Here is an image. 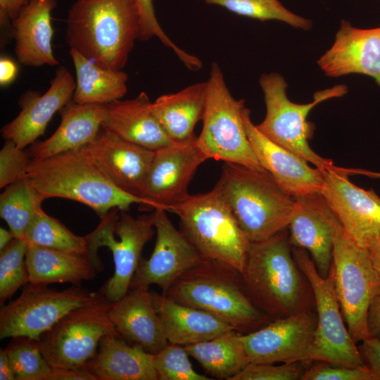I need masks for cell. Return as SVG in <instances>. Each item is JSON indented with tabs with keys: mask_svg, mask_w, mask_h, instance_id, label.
Masks as SVG:
<instances>
[{
	"mask_svg": "<svg viewBox=\"0 0 380 380\" xmlns=\"http://www.w3.org/2000/svg\"><path fill=\"white\" fill-rule=\"evenodd\" d=\"M27 182L45 198H62L81 203L103 219L113 208L128 211L132 204L148 210L147 201L115 186L96 165L85 146L50 157L32 160Z\"/></svg>",
	"mask_w": 380,
	"mask_h": 380,
	"instance_id": "1",
	"label": "cell"
},
{
	"mask_svg": "<svg viewBox=\"0 0 380 380\" xmlns=\"http://www.w3.org/2000/svg\"><path fill=\"white\" fill-rule=\"evenodd\" d=\"M65 42L94 63L122 70L139 39L136 0H77L66 20Z\"/></svg>",
	"mask_w": 380,
	"mask_h": 380,
	"instance_id": "2",
	"label": "cell"
},
{
	"mask_svg": "<svg viewBox=\"0 0 380 380\" xmlns=\"http://www.w3.org/2000/svg\"><path fill=\"white\" fill-rule=\"evenodd\" d=\"M287 229L251 242L241 273L251 299L272 319L309 310L310 286L293 258Z\"/></svg>",
	"mask_w": 380,
	"mask_h": 380,
	"instance_id": "3",
	"label": "cell"
},
{
	"mask_svg": "<svg viewBox=\"0 0 380 380\" xmlns=\"http://www.w3.org/2000/svg\"><path fill=\"white\" fill-rule=\"evenodd\" d=\"M165 295L213 315L242 334L271 319L251 299L241 273L217 260L203 259L178 278Z\"/></svg>",
	"mask_w": 380,
	"mask_h": 380,
	"instance_id": "4",
	"label": "cell"
},
{
	"mask_svg": "<svg viewBox=\"0 0 380 380\" xmlns=\"http://www.w3.org/2000/svg\"><path fill=\"white\" fill-rule=\"evenodd\" d=\"M215 186L250 242L288 229L297 210L294 198L265 170L224 163Z\"/></svg>",
	"mask_w": 380,
	"mask_h": 380,
	"instance_id": "5",
	"label": "cell"
},
{
	"mask_svg": "<svg viewBox=\"0 0 380 380\" xmlns=\"http://www.w3.org/2000/svg\"><path fill=\"white\" fill-rule=\"evenodd\" d=\"M167 211L179 217L180 231L203 259L243 272L251 242L215 185L207 193L189 194Z\"/></svg>",
	"mask_w": 380,
	"mask_h": 380,
	"instance_id": "6",
	"label": "cell"
},
{
	"mask_svg": "<svg viewBox=\"0 0 380 380\" xmlns=\"http://www.w3.org/2000/svg\"><path fill=\"white\" fill-rule=\"evenodd\" d=\"M260 85L264 94L266 115L256 127L273 142L305 158L316 167L328 171L334 170L332 160L317 154L309 146L313 125L307 121L310 111L318 103L348 92L343 84L336 85L314 94L312 102L299 104L291 101L286 95L287 83L277 72L263 74Z\"/></svg>",
	"mask_w": 380,
	"mask_h": 380,
	"instance_id": "7",
	"label": "cell"
},
{
	"mask_svg": "<svg viewBox=\"0 0 380 380\" xmlns=\"http://www.w3.org/2000/svg\"><path fill=\"white\" fill-rule=\"evenodd\" d=\"M203 128L196 141L208 159L264 170L248 140L242 110L244 100L231 94L217 63L210 66L206 81Z\"/></svg>",
	"mask_w": 380,
	"mask_h": 380,
	"instance_id": "8",
	"label": "cell"
},
{
	"mask_svg": "<svg viewBox=\"0 0 380 380\" xmlns=\"http://www.w3.org/2000/svg\"><path fill=\"white\" fill-rule=\"evenodd\" d=\"M334 285L347 329L357 343L369 336L367 313L373 298L380 293V277L367 248L357 245L338 227L331 267Z\"/></svg>",
	"mask_w": 380,
	"mask_h": 380,
	"instance_id": "9",
	"label": "cell"
},
{
	"mask_svg": "<svg viewBox=\"0 0 380 380\" xmlns=\"http://www.w3.org/2000/svg\"><path fill=\"white\" fill-rule=\"evenodd\" d=\"M154 211L136 217L118 208L112 209L98 227L87 235L91 255L99 258L100 247H108L113 253V275L100 289V293L114 303L125 296L141 259V252L153 237Z\"/></svg>",
	"mask_w": 380,
	"mask_h": 380,
	"instance_id": "10",
	"label": "cell"
},
{
	"mask_svg": "<svg viewBox=\"0 0 380 380\" xmlns=\"http://www.w3.org/2000/svg\"><path fill=\"white\" fill-rule=\"evenodd\" d=\"M104 298L99 291H91L81 286L61 291L29 282L18 298L1 308L0 338L38 341L70 311Z\"/></svg>",
	"mask_w": 380,
	"mask_h": 380,
	"instance_id": "11",
	"label": "cell"
},
{
	"mask_svg": "<svg viewBox=\"0 0 380 380\" xmlns=\"http://www.w3.org/2000/svg\"><path fill=\"white\" fill-rule=\"evenodd\" d=\"M292 253L310 284L316 308L315 338L306 361L366 367L345 323L336 295L331 270L324 277L318 272L306 250L292 246Z\"/></svg>",
	"mask_w": 380,
	"mask_h": 380,
	"instance_id": "12",
	"label": "cell"
},
{
	"mask_svg": "<svg viewBox=\"0 0 380 380\" xmlns=\"http://www.w3.org/2000/svg\"><path fill=\"white\" fill-rule=\"evenodd\" d=\"M111 305L104 298L75 308L41 336L39 349L52 368L84 367L104 336L120 334L108 315Z\"/></svg>",
	"mask_w": 380,
	"mask_h": 380,
	"instance_id": "13",
	"label": "cell"
},
{
	"mask_svg": "<svg viewBox=\"0 0 380 380\" xmlns=\"http://www.w3.org/2000/svg\"><path fill=\"white\" fill-rule=\"evenodd\" d=\"M317 315L310 310L274 319L242 334L249 363L306 361L312 347Z\"/></svg>",
	"mask_w": 380,
	"mask_h": 380,
	"instance_id": "14",
	"label": "cell"
},
{
	"mask_svg": "<svg viewBox=\"0 0 380 380\" xmlns=\"http://www.w3.org/2000/svg\"><path fill=\"white\" fill-rule=\"evenodd\" d=\"M153 211L154 248L148 260L141 259L130 289H149L151 285H157L165 295L178 278L203 258L185 235L175 227L165 210L156 208Z\"/></svg>",
	"mask_w": 380,
	"mask_h": 380,
	"instance_id": "15",
	"label": "cell"
},
{
	"mask_svg": "<svg viewBox=\"0 0 380 380\" xmlns=\"http://www.w3.org/2000/svg\"><path fill=\"white\" fill-rule=\"evenodd\" d=\"M321 194L347 234L369 249L380 237V197L353 184L341 167L324 171Z\"/></svg>",
	"mask_w": 380,
	"mask_h": 380,
	"instance_id": "16",
	"label": "cell"
},
{
	"mask_svg": "<svg viewBox=\"0 0 380 380\" xmlns=\"http://www.w3.org/2000/svg\"><path fill=\"white\" fill-rule=\"evenodd\" d=\"M208 159L196 139L155 151L143 195L149 204L148 210L162 208L167 211L185 198L195 172Z\"/></svg>",
	"mask_w": 380,
	"mask_h": 380,
	"instance_id": "17",
	"label": "cell"
},
{
	"mask_svg": "<svg viewBox=\"0 0 380 380\" xmlns=\"http://www.w3.org/2000/svg\"><path fill=\"white\" fill-rule=\"evenodd\" d=\"M85 147L115 186L143 198L155 151L127 141L102 126L94 139Z\"/></svg>",
	"mask_w": 380,
	"mask_h": 380,
	"instance_id": "18",
	"label": "cell"
},
{
	"mask_svg": "<svg viewBox=\"0 0 380 380\" xmlns=\"http://www.w3.org/2000/svg\"><path fill=\"white\" fill-rule=\"evenodd\" d=\"M244 107L242 118L251 146L261 167L277 184L292 197L320 193L324 183V171L311 167L308 161L273 142L263 135Z\"/></svg>",
	"mask_w": 380,
	"mask_h": 380,
	"instance_id": "19",
	"label": "cell"
},
{
	"mask_svg": "<svg viewBox=\"0 0 380 380\" xmlns=\"http://www.w3.org/2000/svg\"><path fill=\"white\" fill-rule=\"evenodd\" d=\"M75 81L64 66H59L49 89L43 94L28 90L18 99L19 114L1 129L2 137L25 148L44 134L53 115L72 99Z\"/></svg>",
	"mask_w": 380,
	"mask_h": 380,
	"instance_id": "20",
	"label": "cell"
},
{
	"mask_svg": "<svg viewBox=\"0 0 380 380\" xmlns=\"http://www.w3.org/2000/svg\"><path fill=\"white\" fill-rule=\"evenodd\" d=\"M293 198L297 210L288 227L291 243L306 250L318 272L327 277L340 222L321 193Z\"/></svg>",
	"mask_w": 380,
	"mask_h": 380,
	"instance_id": "21",
	"label": "cell"
},
{
	"mask_svg": "<svg viewBox=\"0 0 380 380\" xmlns=\"http://www.w3.org/2000/svg\"><path fill=\"white\" fill-rule=\"evenodd\" d=\"M317 65L328 77L362 74L380 87V27L357 28L342 20L333 44Z\"/></svg>",
	"mask_w": 380,
	"mask_h": 380,
	"instance_id": "22",
	"label": "cell"
},
{
	"mask_svg": "<svg viewBox=\"0 0 380 380\" xmlns=\"http://www.w3.org/2000/svg\"><path fill=\"white\" fill-rule=\"evenodd\" d=\"M108 315L121 336L148 353L155 355L169 343L149 289H129L125 296L112 303Z\"/></svg>",
	"mask_w": 380,
	"mask_h": 380,
	"instance_id": "23",
	"label": "cell"
},
{
	"mask_svg": "<svg viewBox=\"0 0 380 380\" xmlns=\"http://www.w3.org/2000/svg\"><path fill=\"white\" fill-rule=\"evenodd\" d=\"M56 0H30L12 21L14 51L18 61L26 66L57 65L51 42L54 30L51 13Z\"/></svg>",
	"mask_w": 380,
	"mask_h": 380,
	"instance_id": "24",
	"label": "cell"
},
{
	"mask_svg": "<svg viewBox=\"0 0 380 380\" xmlns=\"http://www.w3.org/2000/svg\"><path fill=\"white\" fill-rule=\"evenodd\" d=\"M59 113L61 121L55 132L43 141H36L27 151L32 160L44 159L89 144L105 120L106 105L80 104L72 99Z\"/></svg>",
	"mask_w": 380,
	"mask_h": 380,
	"instance_id": "25",
	"label": "cell"
},
{
	"mask_svg": "<svg viewBox=\"0 0 380 380\" xmlns=\"http://www.w3.org/2000/svg\"><path fill=\"white\" fill-rule=\"evenodd\" d=\"M106 105L102 127L124 139L152 151L174 144L152 110L144 91L135 98L116 100Z\"/></svg>",
	"mask_w": 380,
	"mask_h": 380,
	"instance_id": "26",
	"label": "cell"
},
{
	"mask_svg": "<svg viewBox=\"0 0 380 380\" xmlns=\"http://www.w3.org/2000/svg\"><path fill=\"white\" fill-rule=\"evenodd\" d=\"M121 337L118 334L104 336L84 367L97 380H158L154 354L140 345H128Z\"/></svg>",
	"mask_w": 380,
	"mask_h": 380,
	"instance_id": "27",
	"label": "cell"
},
{
	"mask_svg": "<svg viewBox=\"0 0 380 380\" xmlns=\"http://www.w3.org/2000/svg\"><path fill=\"white\" fill-rule=\"evenodd\" d=\"M151 293L169 343L185 346L213 339L234 329L208 312L181 304L163 293Z\"/></svg>",
	"mask_w": 380,
	"mask_h": 380,
	"instance_id": "28",
	"label": "cell"
},
{
	"mask_svg": "<svg viewBox=\"0 0 380 380\" xmlns=\"http://www.w3.org/2000/svg\"><path fill=\"white\" fill-rule=\"evenodd\" d=\"M206 89V81L197 82L152 102L153 114L173 143L188 144L196 139L194 128L203 119Z\"/></svg>",
	"mask_w": 380,
	"mask_h": 380,
	"instance_id": "29",
	"label": "cell"
},
{
	"mask_svg": "<svg viewBox=\"0 0 380 380\" xmlns=\"http://www.w3.org/2000/svg\"><path fill=\"white\" fill-rule=\"evenodd\" d=\"M30 282L39 284L70 283L80 286L102 270L88 255L29 244L26 255Z\"/></svg>",
	"mask_w": 380,
	"mask_h": 380,
	"instance_id": "30",
	"label": "cell"
},
{
	"mask_svg": "<svg viewBox=\"0 0 380 380\" xmlns=\"http://www.w3.org/2000/svg\"><path fill=\"white\" fill-rule=\"evenodd\" d=\"M76 74L74 102L108 104L127 93L128 75L122 70L103 68L79 51L70 49Z\"/></svg>",
	"mask_w": 380,
	"mask_h": 380,
	"instance_id": "31",
	"label": "cell"
},
{
	"mask_svg": "<svg viewBox=\"0 0 380 380\" xmlns=\"http://www.w3.org/2000/svg\"><path fill=\"white\" fill-rule=\"evenodd\" d=\"M242 334L234 329L213 339L185 346L184 348L208 374L231 380L249 364Z\"/></svg>",
	"mask_w": 380,
	"mask_h": 380,
	"instance_id": "32",
	"label": "cell"
},
{
	"mask_svg": "<svg viewBox=\"0 0 380 380\" xmlns=\"http://www.w3.org/2000/svg\"><path fill=\"white\" fill-rule=\"evenodd\" d=\"M45 198L26 179L9 184L0 195V215L15 238L24 239Z\"/></svg>",
	"mask_w": 380,
	"mask_h": 380,
	"instance_id": "33",
	"label": "cell"
},
{
	"mask_svg": "<svg viewBox=\"0 0 380 380\" xmlns=\"http://www.w3.org/2000/svg\"><path fill=\"white\" fill-rule=\"evenodd\" d=\"M24 239L29 244L88 255L101 270L104 269L103 262L96 260L91 255L87 235L81 236L75 234L60 221L47 215L43 209L32 219Z\"/></svg>",
	"mask_w": 380,
	"mask_h": 380,
	"instance_id": "34",
	"label": "cell"
},
{
	"mask_svg": "<svg viewBox=\"0 0 380 380\" xmlns=\"http://www.w3.org/2000/svg\"><path fill=\"white\" fill-rule=\"evenodd\" d=\"M207 4L222 6L227 10L243 16L262 21L276 20L284 22L296 28L308 30L312 22L296 15L279 0H200Z\"/></svg>",
	"mask_w": 380,
	"mask_h": 380,
	"instance_id": "35",
	"label": "cell"
},
{
	"mask_svg": "<svg viewBox=\"0 0 380 380\" xmlns=\"http://www.w3.org/2000/svg\"><path fill=\"white\" fill-rule=\"evenodd\" d=\"M29 243L24 239L14 238L0 253V303L30 282L25 262Z\"/></svg>",
	"mask_w": 380,
	"mask_h": 380,
	"instance_id": "36",
	"label": "cell"
},
{
	"mask_svg": "<svg viewBox=\"0 0 380 380\" xmlns=\"http://www.w3.org/2000/svg\"><path fill=\"white\" fill-rule=\"evenodd\" d=\"M6 350L17 380H46L52 369L42 355L37 341L21 338Z\"/></svg>",
	"mask_w": 380,
	"mask_h": 380,
	"instance_id": "37",
	"label": "cell"
},
{
	"mask_svg": "<svg viewBox=\"0 0 380 380\" xmlns=\"http://www.w3.org/2000/svg\"><path fill=\"white\" fill-rule=\"evenodd\" d=\"M184 346L168 343L154 355V367L158 380H211L196 372L189 360Z\"/></svg>",
	"mask_w": 380,
	"mask_h": 380,
	"instance_id": "38",
	"label": "cell"
},
{
	"mask_svg": "<svg viewBox=\"0 0 380 380\" xmlns=\"http://www.w3.org/2000/svg\"><path fill=\"white\" fill-rule=\"evenodd\" d=\"M141 18L139 39L146 41L157 37L165 46L172 49L184 65L191 70H196L201 65V61L177 46L165 33L155 14L152 0H136Z\"/></svg>",
	"mask_w": 380,
	"mask_h": 380,
	"instance_id": "39",
	"label": "cell"
},
{
	"mask_svg": "<svg viewBox=\"0 0 380 380\" xmlns=\"http://www.w3.org/2000/svg\"><path fill=\"white\" fill-rule=\"evenodd\" d=\"M304 362L249 363L231 380H302L307 368Z\"/></svg>",
	"mask_w": 380,
	"mask_h": 380,
	"instance_id": "40",
	"label": "cell"
},
{
	"mask_svg": "<svg viewBox=\"0 0 380 380\" xmlns=\"http://www.w3.org/2000/svg\"><path fill=\"white\" fill-rule=\"evenodd\" d=\"M30 160L27 151L6 140L0 151V188L25 179Z\"/></svg>",
	"mask_w": 380,
	"mask_h": 380,
	"instance_id": "41",
	"label": "cell"
},
{
	"mask_svg": "<svg viewBox=\"0 0 380 380\" xmlns=\"http://www.w3.org/2000/svg\"><path fill=\"white\" fill-rule=\"evenodd\" d=\"M306 368L302 380H376L367 367H352L324 361Z\"/></svg>",
	"mask_w": 380,
	"mask_h": 380,
	"instance_id": "42",
	"label": "cell"
},
{
	"mask_svg": "<svg viewBox=\"0 0 380 380\" xmlns=\"http://www.w3.org/2000/svg\"><path fill=\"white\" fill-rule=\"evenodd\" d=\"M360 343L357 348L365 365L380 380V340L369 337Z\"/></svg>",
	"mask_w": 380,
	"mask_h": 380,
	"instance_id": "43",
	"label": "cell"
},
{
	"mask_svg": "<svg viewBox=\"0 0 380 380\" xmlns=\"http://www.w3.org/2000/svg\"><path fill=\"white\" fill-rule=\"evenodd\" d=\"M46 380H97V378L84 367L52 368Z\"/></svg>",
	"mask_w": 380,
	"mask_h": 380,
	"instance_id": "44",
	"label": "cell"
},
{
	"mask_svg": "<svg viewBox=\"0 0 380 380\" xmlns=\"http://www.w3.org/2000/svg\"><path fill=\"white\" fill-rule=\"evenodd\" d=\"M367 329L370 337L380 340V293L372 299L367 313Z\"/></svg>",
	"mask_w": 380,
	"mask_h": 380,
	"instance_id": "45",
	"label": "cell"
},
{
	"mask_svg": "<svg viewBox=\"0 0 380 380\" xmlns=\"http://www.w3.org/2000/svg\"><path fill=\"white\" fill-rule=\"evenodd\" d=\"M30 0H0V21L5 25L16 18L23 6Z\"/></svg>",
	"mask_w": 380,
	"mask_h": 380,
	"instance_id": "46",
	"label": "cell"
},
{
	"mask_svg": "<svg viewBox=\"0 0 380 380\" xmlns=\"http://www.w3.org/2000/svg\"><path fill=\"white\" fill-rule=\"evenodd\" d=\"M18 73L16 64L9 58L1 57L0 60V84L6 86L11 83Z\"/></svg>",
	"mask_w": 380,
	"mask_h": 380,
	"instance_id": "47",
	"label": "cell"
},
{
	"mask_svg": "<svg viewBox=\"0 0 380 380\" xmlns=\"http://www.w3.org/2000/svg\"><path fill=\"white\" fill-rule=\"evenodd\" d=\"M0 380H15L6 348L0 350Z\"/></svg>",
	"mask_w": 380,
	"mask_h": 380,
	"instance_id": "48",
	"label": "cell"
},
{
	"mask_svg": "<svg viewBox=\"0 0 380 380\" xmlns=\"http://www.w3.org/2000/svg\"><path fill=\"white\" fill-rule=\"evenodd\" d=\"M368 250L373 267L380 277V237Z\"/></svg>",
	"mask_w": 380,
	"mask_h": 380,
	"instance_id": "49",
	"label": "cell"
},
{
	"mask_svg": "<svg viewBox=\"0 0 380 380\" xmlns=\"http://www.w3.org/2000/svg\"><path fill=\"white\" fill-rule=\"evenodd\" d=\"M14 236L11 230L0 228V251L3 250L13 239Z\"/></svg>",
	"mask_w": 380,
	"mask_h": 380,
	"instance_id": "50",
	"label": "cell"
},
{
	"mask_svg": "<svg viewBox=\"0 0 380 380\" xmlns=\"http://www.w3.org/2000/svg\"><path fill=\"white\" fill-rule=\"evenodd\" d=\"M355 173L356 175H362L374 179L380 178V172H375L362 169H356Z\"/></svg>",
	"mask_w": 380,
	"mask_h": 380,
	"instance_id": "51",
	"label": "cell"
},
{
	"mask_svg": "<svg viewBox=\"0 0 380 380\" xmlns=\"http://www.w3.org/2000/svg\"><path fill=\"white\" fill-rule=\"evenodd\" d=\"M379 288H380V284H379Z\"/></svg>",
	"mask_w": 380,
	"mask_h": 380,
	"instance_id": "52",
	"label": "cell"
}]
</instances>
